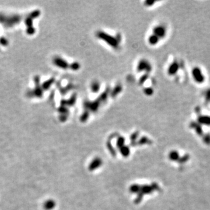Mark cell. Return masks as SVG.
I'll use <instances>...</instances> for the list:
<instances>
[{"label": "cell", "instance_id": "ba28073f", "mask_svg": "<svg viewBox=\"0 0 210 210\" xmlns=\"http://www.w3.org/2000/svg\"><path fill=\"white\" fill-rule=\"evenodd\" d=\"M91 91L93 93H97L100 89V84L98 81H94L90 86Z\"/></svg>", "mask_w": 210, "mask_h": 210}, {"label": "cell", "instance_id": "52a82bcc", "mask_svg": "<svg viewBox=\"0 0 210 210\" xmlns=\"http://www.w3.org/2000/svg\"><path fill=\"white\" fill-rule=\"evenodd\" d=\"M198 121L201 124L209 126L210 125V116H200L198 118Z\"/></svg>", "mask_w": 210, "mask_h": 210}, {"label": "cell", "instance_id": "8fae6325", "mask_svg": "<svg viewBox=\"0 0 210 210\" xmlns=\"http://www.w3.org/2000/svg\"><path fill=\"white\" fill-rule=\"evenodd\" d=\"M154 89L151 87H148L144 89V93L147 96H151L154 94Z\"/></svg>", "mask_w": 210, "mask_h": 210}, {"label": "cell", "instance_id": "9c48e42d", "mask_svg": "<svg viewBox=\"0 0 210 210\" xmlns=\"http://www.w3.org/2000/svg\"><path fill=\"white\" fill-rule=\"evenodd\" d=\"M190 127L196 130V131L197 132L198 134L199 135L203 134V130H202L201 126H200L198 123H195V122H191L190 124Z\"/></svg>", "mask_w": 210, "mask_h": 210}, {"label": "cell", "instance_id": "277c9868", "mask_svg": "<svg viewBox=\"0 0 210 210\" xmlns=\"http://www.w3.org/2000/svg\"><path fill=\"white\" fill-rule=\"evenodd\" d=\"M192 77L195 81L198 84H202L205 81V77L201 69L199 67H195L193 68L192 71Z\"/></svg>", "mask_w": 210, "mask_h": 210}, {"label": "cell", "instance_id": "3957f363", "mask_svg": "<svg viewBox=\"0 0 210 210\" xmlns=\"http://www.w3.org/2000/svg\"><path fill=\"white\" fill-rule=\"evenodd\" d=\"M152 33L156 36L160 40H161L167 36V29L164 25L159 24L153 27Z\"/></svg>", "mask_w": 210, "mask_h": 210}, {"label": "cell", "instance_id": "4fadbf2b", "mask_svg": "<svg viewBox=\"0 0 210 210\" xmlns=\"http://www.w3.org/2000/svg\"><path fill=\"white\" fill-rule=\"evenodd\" d=\"M204 141L205 143L209 144H210V135H206V136L204 138Z\"/></svg>", "mask_w": 210, "mask_h": 210}, {"label": "cell", "instance_id": "7a4b0ae2", "mask_svg": "<svg viewBox=\"0 0 210 210\" xmlns=\"http://www.w3.org/2000/svg\"><path fill=\"white\" fill-rule=\"evenodd\" d=\"M152 70V66L148 60L141 59L140 60L137 66V72L141 73L145 72L146 74H149Z\"/></svg>", "mask_w": 210, "mask_h": 210}, {"label": "cell", "instance_id": "30bf717a", "mask_svg": "<svg viewBox=\"0 0 210 210\" xmlns=\"http://www.w3.org/2000/svg\"><path fill=\"white\" fill-rule=\"evenodd\" d=\"M54 206V203L52 200H48L44 204V208L46 209H50Z\"/></svg>", "mask_w": 210, "mask_h": 210}, {"label": "cell", "instance_id": "8992f818", "mask_svg": "<svg viewBox=\"0 0 210 210\" xmlns=\"http://www.w3.org/2000/svg\"><path fill=\"white\" fill-rule=\"evenodd\" d=\"M161 40L155 35L151 33L150 35L147 39L148 41V43L151 45V46H156V44H158L159 42Z\"/></svg>", "mask_w": 210, "mask_h": 210}, {"label": "cell", "instance_id": "7c38bea8", "mask_svg": "<svg viewBox=\"0 0 210 210\" xmlns=\"http://www.w3.org/2000/svg\"><path fill=\"white\" fill-rule=\"evenodd\" d=\"M205 99L207 102H210V88H209L205 92Z\"/></svg>", "mask_w": 210, "mask_h": 210}, {"label": "cell", "instance_id": "6da1fadb", "mask_svg": "<svg viewBox=\"0 0 210 210\" xmlns=\"http://www.w3.org/2000/svg\"><path fill=\"white\" fill-rule=\"evenodd\" d=\"M96 36L98 39L104 41L105 43L114 50H118V48L120 47L122 39L120 36L118 35L113 36L103 31H99L96 33Z\"/></svg>", "mask_w": 210, "mask_h": 210}, {"label": "cell", "instance_id": "5b68a950", "mask_svg": "<svg viewBox=\"0 0 210 210\" xmlns=\"http://www.w3.org/2000/svg\"><path fill=\"white\" fill-rule=\"evenodd\" d=\"M180 66L177 62H172L169 66L168 68V74L171 76H175L177 74L179 70Z\"/></svg>", "mask_w": 210, "mask_h": 210}]
</instances>
